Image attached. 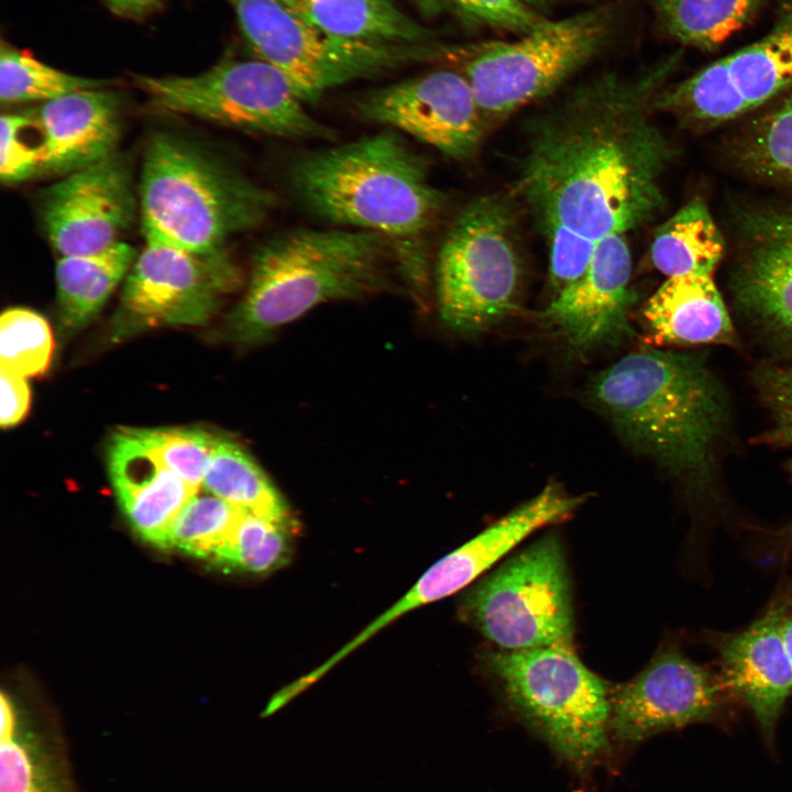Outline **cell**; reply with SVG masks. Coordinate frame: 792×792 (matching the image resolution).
<instances>
[{"label": "cell", "instance_id": "1", "mask_svg": "<svg viewBox=\"0 0 792 792\" xmlns=\"http://www.w3.org/2000/svg\"><path fill=\"white\" fill-rule=\"evenodd\" d=\"M680 63L678 51L634 74L600 73L532 118L516 189L538 224L598 242L661 209L673 151L651 114Z\"/></svg>", "mask_w": 792, "mask_h": 792}, {"label": "cell", "instance_id": "2", "mask_svg": "<svg viewBox=\"0 0 792 792\" xmlns=\"http://www.w3.org/2000/svg\"><path fill=\"white\" fill-rule=\"evenodd\" d=\"M290 191L311 215L375 232L400 252L404 284L420 296L428 283L427 238L444 206L426 160L391 129L307 152L287 172Z\"/></svg>", "mask_w": 792, "mask_h": 792}, {"label": "cell", "instance_id": "3", "mask_svg": "<svg viewBox=\"0 0 792 792\" xmlns=\"http://www.w3.org/2000/svg\"><path fill=\"white\" fill-rule=\"evenodd\" d=\"M590 403L632 449L703 492L728 424L723 387L704 356L654 349L631 352L600 372Z\"/></svg>", "mask_w": 792, "mask_h": 792}, {"label": "cell", "instance_id": "4", "mask_svg": "<svg viewBox=\"0 0 792 792\" xmlns=\"http://www.w3.org/2000/svg\"><path fill=\"white\" fill-rule=\"evenodd\" d=\"M393 277L404 283L400 252L382 234L349 228L283 231L255 250L227 333L239 344L262 343L321 304L391 289Z\"/></svg>", "mask_w": 792, "mask_h": 792}, {"label": "cell", "instance_id": "5", "mask_svg": "<svg viewBox=\"0 0 792 792\" xmlns=\"http://www.w3.org/2000/svg\"><path fill=\"white\" fill-rule=\"evenodd\" d=\"M276 205L274 193L184 139L157 133L147 143L142 232L199 253L227 251L230 239L262 224Z\"/></svg>", "mask_w": 792, "mask_h": 792}, {"label": "cell", "instance_id": "6", "mask_svg": "<svg viewBox=\"0 0 792 792\" xmlns=\"http://www.w3.org/2000/svg\"><path fill=\"white\" fill-rule=\"evenodd\" d=\"M482 663L509 708L572 766L609 752L612 689L573 648L487 650Z\"/></svg>", "mask_w": 792, "mask_h": 792}, {"label": "cell", "instance_id": "7", "mask_svg": "<svg viewBox=\"0 0 792 792\" xmlns=\"http://www.w3.org/2000/svg\"><path fill=\"white\" fill-rule=\"evenodd\" d=\"M620 0L558 19H546L513 41L461 46L455 62L488 124L554 94L596 58L616 35Z\"/></svg>", "mask_w": 792, "mask_h": 792}, {"label": "cell", "instance_id": "8", "mask_svg": "<svg viewBox=\"0 0 792 792\" xmlns=\"http://www.w3.org/2000/svg\"><path fill=\"white\" fill-rule=\"evenodd\" d=\"M136 87L157 111L282 140H333L305 101L271 64L226 56L190 76L135 75Z\"/></svg>", "mask_w": 792, "mask_h": 792}, {"label": "cell", "instance_id": "9", "mask_svg": "<svg viewBox=\"0 0 792 792\" xmlns=\"http://www.w3.org/2000/svg\"><path fill=\"white\" fill-rule=\"evenodd\" d=\"M460 616L502 650L573 648L571 576L561 539L550 532L473 583Z\"/></svg>", "mask_w": 792, "mask_h": 792}, {"label": "cell", "instance_id": "10", "mask_svg": "<svg viewBox=\"0 0 792 792\" xmlns=\"http://www.w3.org/2000/svg\"><path fill=\"white\" fill-rule=\"evenodd\" d=\"M516 218L498 195L468 204L447 231L436 261L441 319L474 334L516 308L521 278Z\"/></svg>", "mask_w": 792, "mask_h": 792}, {"label": "cell", "instance_id": "11", "mask_svg": "<svg viewBox=\"0 0 792 792\" xmlns=\"http://www.w3.org/2000/svg\"><path fill=\"white\" fill-rule=\"evenodd\" d=\"M256 58L278 69L307 103L329 89L413 63L451 59L453 46L374 44L330 36L278 0H228Z\"/></svg>", "mask_w": 792, "mask_h": 792}, {"label": "cell", "instance_id": "12", "mask_svg": "<svg viewBox=\"0 0 792 792\" xmlns=\"http://www.w3.org/2000/svg\"><path fill=\"white\" fill-rule=\"evenodd\" d=\"M145 245L127 277L113 338L169 326L208 322L241 283L229 251L199 253L143 231Z\"/></svg>", "mask_w": 792, "mask_h": 792}, {"label": "cell", "instance_id": "13", "mask_svg": "<svg viewBox=\"0 0 792 792\" xmlns=\"http://www.w3.org/2000/svg\"><path fill=\"white\" fill-rule=\"evenodd\" d=\"M792 89V0H780L770 30L757 41L664 87L657 110L715 125Z\"/></svg>", "mask_w": 792, "mask_h": 792}, {"label": "cell", "instance_id": "14", "mask_svg": "<svg viewBox=\"0 0 792 792\" xmlns=\"http://www.w3.org/2000/svg\"><path fill=\"white\" fill-rule=\"evenodd\" d=\"M736 700L722 674L667 645L639 673L612 690L610 734L638 744L694 724L725 726Z\"/></svg>", "mask_w": 792, "mask_h": 792}, {"label": "cell", "instance_id": "15", "mask_svg": "<svg viewBox=\"0 0 792 792\" xmlns=\"http://www.w3.org/2000/svg\"><path fill=\"white\" fill-rule=\"evenodd\" d=\"M353 108L362 120L405 133L454 160L473 157L488 129L470 82L453 68L371 90Z\"/></svg>", "mask_w": 792, "mask_h": 792}, {"label": "cell", "instance_id": "16", "mask_svg": "<svg viewBox=\"0 0 792 792\" xmlns=\"http://www.w3.org/2000/svg\"><path fill=\"white\" fill-rule=\"evenodd\" d=\"M587 497L570 495L560 485L548 484L435 562L403 597L376 617L377 626L385 628L413 609L472 585L529 535L568 518Z\"/></svg>", "mask_w": 792, "mask_h": 792}, {"label": "cell", "instance_id": "17", "mask_svg": "<svg viewBox=\"0 0 792 792\" xmlns=\"http://www.w3.org/2000/svg\"><path fill=\"white\" fill-rule=\"evenodd\" d=\"M134 207L129 167L113 154L51 186L42 215L51 244L67 256L96 253L120 242Z\"/></svg>", "mask_w": 792, "mask_h": 792}, {"label": "cell", "instance_id": "18", "mask_svg": "<svg viewBox=\"0 0 792 792\" xmlns=\"http://www.w3.org/2000/svg\"><path fill=\"white\" fill-rule=\"evenodd\" d=\"M788 612V597H778L748 627L713 639L722 676L751 712L770 751L776 749L777 726L792 695V662L782 638Z\"/></svg>", "mask_w": 792, "mask_h": 792}, {"label": "cell", "instance_id": "19", "mask_svg": "<svg viewBox=\"0 0 792 792\" xmlns=\"http://www.w3.org/2000/svg\"><path fill=\"white\" fill-rule=\"evenodd\" d=\"M630 276L626 234L608 235L597 242L585 273L556 294L543 318L578 350L618 343L632 334L628 312L636 296Z\"/></svg>", "mask_w": 792, "mask_h": 792}, {"label": "cell", "instance_id": "20", "mask_svg": "<svg viewBox=\"0 0 792 792\" xmlns=\"http://www.w3.org/2000/svg\"><path fill=\"white\" fill-rule=\"evenodd\" d=\"M738 232L737 302L760 324L792 339V207L748 209Z\"/></svg>", "mask_w": 792, "mask_h": 792}, {"label": "cell", "instance_id": "21", "mask_svg": "<svg viewBox=\"0 0 792 792\" xmlns=\"http://www.w3.org/2000/svg\"><path fill=\"white\" fill-rule=\"evenodd\" d=\"M107 466L132 528L146 541L164 548L173 520L199 491L168 469L136 428L122 427L111 435Z\"/></svg>", "mask_w": 792, "mask_h": 792}, {"label": "cell", "instance_id": "22", "mask_svg": "<svg viewBox=\"0 0 792 792\" xmlns=\"http://www.w3.org/2000/svg\"><path fill=\"white\" fill-rule=\"evenodd\" d=\"M37 123L42 173L69 174L114 154L120 100L107 88L70 92L43 102Z\"/></svg>", "mask_w": 792, "mask_h": 792}, {"label": "cell", "instance_id": "23", "mask_svg": "<svg viewBox=\"0 0 792 792\" xmlns=\"http://www.w3.org/2000/svg\"><path fill=\"white\" fill-rule=\"evenodd\" d=\"M0 702V792H80L64 738L22 718L4 693Z\"/></svg>", "mask_w": 792, "mask_h": 792}, {"label": "cell", "instance_id": "24", "mask_svg": "<svg viewBox=\"0 0 792 792\" xmlns=\"http://www.w3.org/2000/svg\"><path fill=\"white\" fill-rule=\"evenodd\" d=\"M644 316L659 343L732 344L736 338L713 274L668 277L648 300Z\"/></svg>", "mask_w": 792, "mask_h": 792}, {"label": "cell", "instance_id": "25", "mask_svg": "<svg viewBox=\"0 0 792 792\" xmlns=\"http://www.w3.org/2000/svg\"><path fill=\"white\" fill-rule=\"evenodd\" d=\"M304 22L330 36L374 44L431 43L433 32L406 14L396 0H278Z\"/></svg>", "mask_w": 792, "mask_h": 792}, {"label": "cell", "instance_id": "26", "mask_svg": "<svg viewBox=\"0 0 792 792\" xmlns=\"http://www.w3.org/2000/svg\"><path fill=\"white\" fill-rule=\"evenodd\" d=\"M135 257V249L123 241L96 253L59 257L55 276L64 336L78 332L97 316Z\"/></svg>", "mask_w": 792, "mask_h": 792}, {"label": "cell", "instance_id": "27", "mask_svg": "<svg viewBox=\"0 0 792 792\" xmlns=\"http://www.w3.org/2000/svg\"><path fill=\"white\" fill-rule=\"evenodd\" d=\"M201 487L245 513L293 532L298 529L287 503L263 470L245 449L229 438L219 436Z\"/></svg>", "mask_w": 792, "mask_h": 792}, {"label": "cell", "instance_id": "28", "mask_svg": "<svg viewBox=\"0 0 792 792\" xmlns=\"http://www.w3.org/2000/svg\"><path fill=\"white\" fill-rule=\"evenodd\" d=\"M724 250L723 234L707 205L701 198H693L657 229L650 258L668 277L713 274Z\"/></svg>", "mask_w": 792, "mask_h": 792}, {"label": "cell", "instance_id": "29", "mask_svg": "<svg viewBox=\"0 0 792 792\" xmlns=\"http://www.w3.org/2000/svg\"><path fill=\"white\" fill-rule=\"evenodd\" d=\"M766 0H653L658 29L672 41L714 51L755 18Z\"/></svg>", "mask_w": 792, "mask_h": 792}, {"label": "cell", "instance_id": "30", "mask_svg": "<svg viewBox=\"0 0 792 792\" xmlns=\"http://www.w3.org/2000/svg\"><path fill=\"white\" fill-rule=\"evenodd\" d=\"M751 120L736 139L734 158L749 174L792 187V89Z\"/></svg>", "mask_w": 792, "mask_h": 792}, {"label": "cell", "instance_id": "31", "mask_svg": "<svg viewBox=\"0 0 792 792\" xmlns=\"http://www.w3.org/2000/svg\"><path fill=\"white\" fill-rule=\"evenodd\" d=\"M109 80L73 75L57 69L28 52L7 43L0 50V99L2 105L46 102L86 89L106 88Z\"/></svg>", "mask_w": 792, "mask_h": 792}, {"label": "cell", "instance_id": "32", "mask_svg": "<svg viewBox=\"0 0 792 792\" xmlns=\"http://www.w3.org/2000/svg\"><path fill=\"white\" fill-rule=\"evenodd\" d=\"M293 534L276 522L244 513L232 536L209 561L227 572H274L289 561Z\"/></svg>", "mask_w": 792, "mask_h": 792}, {"label": "cell", "instance_id": "33", "mask_svg": "<svg viewBox=\"0 0 792 792\" xmlns=\"http://www.w3.org/2000/svg\"><path fill=\"white\" fill-rule=\"evenodd\" d=\"M244 513L212 494L198 492L173 520L164 548L210 560L232 536Z\"/></svg>", "mask_w": 792, "mask_h": 792}, {"label": "cell", "instance_id": "34", "mask_svg": "<svg viewBox=\"0 0 792 792\" xmlns=\"http://www.w3.org/2000/svg\"><path fill=\"white\" fill-rule=\"evenodd\" d=\"M54 337L48 321L28 308H10L0 319V369L23 377L45 373L53 359Z\"/></svg>", "mask_w": 792, "mask_h": 792}, {"label": "cell", "instance_id": "35", "mask_svg": "<svg viewBox=\"0 0 792 792\" xmlns=\"http://www.w3.org/2000/svg\"><path fill=\"white\" fill-rule=\"evenodd\" d=\"M163 463L199 491L219 436L199 428H136Z\"/></svg>", "mask_w": 792, "mask_h": 792}, {"label": "cell", "instance_id": "36", "mask_svg": "<svg viewBox=\"0 0 792 792\" xmlns=\"http://www.w3.org/2000/svg\"><path fill=\"white\" fill-rule=\"evenodd\" d=\"M752 380L771 419L763 440L784 449L792 476V365H760Z\"/></svg>", "mask_w": 792, "mask_h": 792}, {"label": "cell", "instance_id": "37", "mask_svg": "<svg viewBox=\"0 0 792 792\" xmlns=\"http://www.w3.org/2000/svg\"><path fill=\"white\" fill-rule=\"evenodd\" d=\"M464 23L477 28L525 34L546 20L521 0H440Z\"/></svg>", "mask_w": 792, "mask_h": 792}, {"label": "cell", "instance_id": "38", "mask_svg": "<svg viewBox=\"0 0 792 792\" xmlns=\"http://www.w3.org/2000/svg\"><path fill=\"white\" fill-rule=\"evenodd\" d=\"M538 226L547 240L550 282L558 294L585 273L597 242L558 222H542Z\"/></svg>", "mask_w": 792, "mask_h": 792}, {"label": "cell", "instance_id": "39", "mask_svg": "<svg viewBox=\"0 0 792 792\" xmlns=\"http://www.w3.org/2000/svg\"><path fill=\"white\" fill-rule=\"evenodd\" d=\"M32 123L29 116L2 114L0 121V177L3 183L25 180L40 172L38 144L33 146L22 138L23 130Z\"/></svg>", "mask_w": 792, "mask_h": 792}, {"label": "cell", "instance_id": "40", "mask_svg": "<svg viewBox=\"0 0 792 792\" xmlns=\"http://www.w3.org/2000/svg\"><path fill=\"white\" fill-rule=\"evenodd\" d=\"M0 425L12 428L24 420L31 406V389L26 377L0 369Z\"/></svg>", "mask_w": 792, "mask_h": 792}, {"label": "cell", "instance_id": "41", "mask_svg": "<svg viewBox=\"0 0 792 792\" xmlns=\"http://www.w3.org/2000/svg\"><path fill=\"white\" fill-rule=\"evenodd\" d=\"M165 0H102L116 15L140 19L155 11Z\"/></svg>", "mask_w": 792, "mask_h": 792}, {"label": "cell", "instance_id": "42", "mask_svg": "<svg viewBox=\"0 0 792 792\" xmlns=\"http://www.w3.org/2000/svg\"><path fill=\"white\" fill-rule=\"evenodd\" d=\"M768 538L776 548L792 552V522L772 531Z\"/></svg>", "mask_w": 792, "mask_h": 792}, {"label": "cell", "instance_id": "43", "mask_svg": "<svg viewBox=\"0 0 792 792\" xmlns=\"http://www.w3.org/2000/svg\"><path fill=\"white\" fill-rule=\"evenodd\" d=\"M782 638L792 662V612H788L782 624Z\"/></svg>", "mask_w": 792, "mask_h": 792}, {"label": "cell", "instance_id": "44", "mask_svg": "<svg viewBox=\"0 0 792 792\" xmlns=\"http://www.w3.org/2000/svg\"><path fill=\"white\" fill-rule=\"evenodd\" d=\"M521 1L525 4H527L528 7H530L531 9L538 11L540 8H543V7H547L550 4H554V3L564 2V1H571V0H521Z\"/></svg>", "mask_w": 792, "mask_h": 792}]
</instances>
